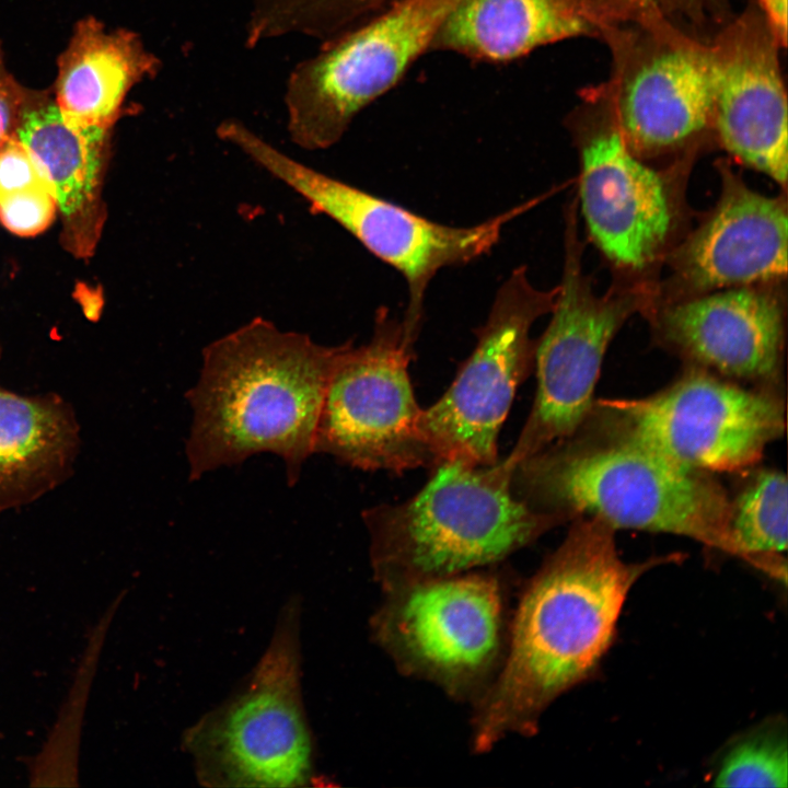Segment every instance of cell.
<instances>
[{
  "label": "cell",
  "instance_id": "1",
  "mask_svg": "<svg viewBox=\"0 0 788 788\" xmlns=\"http://www.w3.org/2000/svg\"><path fill=\"white\" fill-rule=\"evenodd\" d=\"M520 602L510 651L476 721V750L510 732L533 733L558 696L593 675L614 642L636 581L676 555L627 563L616 530L594 517L570 522Z\"/></svg>",
  "mask_w": 788,
  "mask_h": 788
},
{
  "label": "cell",
  "instance_id": "2",
  "mask_svg": "<svg viewBox=\"0 0 788 788\" xmlns=\"http://www.w3.org/2000/svg\"><path fill=\"white\" fill-rule=\"evenodd\" d=\"M343 346L316 344L263 317L207 345L198 381L185 393L193 413L185 447L189 479L270 452L283 460L288 485L297 484L314 453Z\"/></svg>",
  "mask_w": 788,
  "mask_h": 788
},
{
  "label": "cell",
  "instance_id": "3",
  "mask_svg": "<svg viewBox=\"0 0 788 788\" xmlns=\"http://www.w3.org/2000/svg\"><path fill=\"white\" fill-rule=\"evenodd\" d=\"M511 489L563 524L594 517L616 531L685 536L735 557L730 494L717 475L670 460L595 405L573 434L519 462Z\"/></svg>",
  "mask_w": 788,
  "mask_h": 788
},
{
  "label": "cell",
  "instance_id": "4",
  "mask_svg": "<svg viewBox=\"0 0 788 788\" xmlns=\"http://www.w3.org/2000/svg\"><path fill=\"white\" fill-rule=\"evenodd\" d=\"M430 468L412 498L362 513L374 570L389 587L496 563L563 524L515 497L503 459L486 466L443 460Z\"/></svg>",
  "mask_w": 788,
  "mask_h": 788
},
{
  "label": "cell",
  "instance_id": "5",
  "mask_svg": "<svg viewBox=\"0 0 788 788\" xmlns=\"http://www.w3.org/2000/svg\"><path fill=\"white\" fill-rule=\"evenodd\" d=\"M217 130L221 140L299 194L314 213L337 222L399 271L408 288L403 320L419 332L426 291L438 271L491 252L505 227L537 202L525 201L475 225H447L293 160L236 119L220 123Z\"/></svg>",
  "mask_w": 788,
  "mask_h": 788
},
{
  "label": "cell",
  "instance_id": "6",
  "mask_svg": "<svg viewBox=\"0 0 788 788\" xmlns=\"http://www.w3.org/2000/svg\"><path fill=\"white\" fill-rule=\"evenodd\" d=\"M577 201L565 209V259L552 318L536 340L537 386L530 414L510 453L512 466L573 434L594 406L605 352L623 324L652 303L654 282L636 280L596 294L582 269Z\"/></svg>",
  "mask_w": 788,
  "mask_h": 788
},
{
  "label": "cell",
  "instance_id": "7",
  "mask_svg": "<svg viewBox=\"0 0 788 788\" xmlns=\"http://www.w3.org/2000/svg\"><path fill=\"white\" fill-rule=\"evenodd\" d=\"M459 0H398L323 40L290 72L287 128L305 150L337 143L355 117L394 88L426 51Z\"/></svg>",
  "mask_w": 788,
  "mask_h": 788
},
{
  "label": "cell",
  "instance_id": "8",
  "mask_svg": "<svg viewBox=\"0 0 788 788\" xmlns=\"http://www.w3.org/2000/svg\"><path fill=\"white\" fill-rule=\"evenodd\" d=\"M297 617V604L288 606L247 684L186 737L201 783L296 787L311 778Z\"/></svg>",
  "mask_w": 788,
  "mask_h": 788
},
{
  "label": "cell",
  "instance_id": "9",
  "mask_svg": "<svg viewBox=\"0 0 788 788\" xmlns=\"http://www.w3.org/2000/svg\"><path fill=\"white\" fill-rule=\"evenodd\" d=\"M594 405L670 460L715 475L756 466L786 430L780 389L744 384L691 364L656 393L599 398Z\"/></svg>",
  "mask_w": 788,
  "mask_h": 788
},
{
  "label": "cell",
  "instance_id": "10",
  "mask_svg": "<svg viewBox=\"0 0 788 788\" xmlns=\"http://www.w3.org/2000/svg\"><path fill=\"white\" fill-rule=\"evenodd\" d=\"M419 333L380 308L369 343L344 344L325 390L314 453L364 471L436 464L420 433L422 408L408 372Z\"/></svg>",
  "mask_w": 788,
  "mask_h": 788
},
{
  "label": "cell",
  "instance_id": "11",
  "mask_svg": "<svg viewBox=\"0 0 788 788\" xmlns=\"http://www.w3.org/2000/svg\"><path fill=\"white\" fill-rule=\"evenodd\" d=\"M558 286L535 288L526 267L498 289L477 341L443 395L422 408L419 429L436 464L459 459L474 465L498 461V437L518 387L534 368L532 325L552 312Z\"/></svg>",
  "mask_w": 788,
  "mask_h": 788
},
{
  "label": "cell",
  "instance_id": "12",
  "mask_svg": "<svg viewBox=\"0 0 788 788\" xmlns=\"http://www.w3.org/2000/svg\"><path fill=\"white\" fill-rule=\"evenodd\" d=\"M579 205L589 234L618 269L639 275L664 258L680 224L677 175L635 155L617 126L600 129L579 147Z\"/></svg>",
  "mask_w": 788,
  "mask_h": 788
},
{
  "label": "cell",
  "instance_id": "13",
  "mask_svg": "<svg viewBox=\"0 0 788 788\" xmlns=\"http://www.w3.org/2000/svg\"><path fill=\"white\" fill-rule=\"evenodd\" d=\"M721 190L697 228L667 253L668 278L654 303L733 287L779 283L787 275L785 192L770 197L750 188L728 162L717 165Z\"/></svg>",
  "mask_w": 788,
  "mask_h": 788
},
{
  "label": "cell",
  "instance_id": "14",
  "mask_svg": "<svg viewBox=\"0 0 788 788\" xmlns=\"http://www.w3.org/2000/svg\"><path fill=\"white\" fill-rule=\"evenodd\" d=\"M644 314L656 341L684 364L781 390L786 309L779 283L654 303Z\"/></svg>",
  "mask_w": 788,
  "mask_h": 788
},
{
  "label": "cell",
  "instance_id": "15",
  "mask_svg": "<svg viewBox=\"0 0 788 788\" xmlns=\"http://www.w3.org/2000/svg\"><path fill=\"white\" fill-rule=\"evenodd\" d=\"M769 28L751 20L730 27L708 49L712 118L721 147L786 190L787 99Z\"/></svg>",
  "mask_w": 788,
  "mask_h": 788
},
{
  "label": "cell",
  "instance_id": "16",
  "mask_svg": "<svg viewBox=\"0 0 788 788\" xmlns=\"http://www.w3.org/2000/svg\"><path fill=\"white\" fill-rule=\"evenodd\" d=\"M404 587L384 630L401 654L449 682L470 679L490 664L501 624L495 579L453 575Z\"/></svg>",
  "mask_w": 788,
  "mask_h": 788
},
{
  "label": "cell",
  "instance_id": "17",
  "mask_svg": "<svg viewBox=\"0 0 788 788\" xmlns=\"http://www.w3.org/2000/svg\"><path fill=\"white\" fill-rule=\"evenodd\" d=\"M711 118L708 49L680 45L653 54L627 78L615 125L644 159L683 149L711 127Z\"/></svg>",
  "mask_w": 788,
  "mask_h": 788
},
{
  "label": "cell",
  "instance_id": "18",
  "mask_svg": "<svg viewBox=\"0 0 788 788\" xmlns=\"http://www.w3.org/2000/svg\"><path fill=\"white\" fill-rule=\"evenodd\" d=\"M161 67L139 34L107 30L96 18L85 16L57 60L54 101L68 123L111 130L124 115L131 89L154 78Z\"/></svg>",
  "mask_w": 788,
  "mask_h": 788
},
{
  "label": "cell",
  "instance_id": "19",
  "mask_svg": "<svg viewBox=\"0 0 788 788\" xmlns=\"http://www.w3.org/2000/svg\"><path fill=\"white\" fill-rule=\"evenodd\" d=\"M589 31L580 0H459L437 31L430 51L503 63Z\"/></svg>",
  "mask_w": 788,
  "mask_h": 788
},
{
  "label": "cell",
  "instance_id": "20",
  "mask_svg": "<svg viewBox=\"0 0 788 788\" xmlns=\"http://www.w3.org/2000/svg\"><path fill=\"white\" fill-rule=\"evenodd\" d=\"M111 130L68 123L49 92L23 116L15 136L28 150L66 216L92 198Z\"/></svg>",
  "mask_w": 788,
  "mask_h": 788
},
{
  "label": "cell",
  "instance_id": "21",
  "mask_svg": "<svg viewBox=\"0 0 788 788\" xmlns=\"http://www.w3.org/2000/svg\"><path fill=\"white\" fill-rule=\"evenodd\" d=\"M71 440L70 421L58 405L0 390V505L59 467Z\"/></svg>",
  "mask_w": 788,
  "mask_h": 788
},
{
  "label": "cell",
  "instance_id": "22",
  "mask_svg": "<svg viewBox=\"0 0 788 788\" xmlns=\"http://www.w3.org/2000/svg\"><path fill=\"white\" fill-rule=\"evenodd\" d=\"M740 489L730 495V534L735 557L786 583V475L775 468L749 470Z\"/></svg>",
  "mask_w": 788,
  "mask_h": 788
},
{
  "label": "cell",
  "instance_id": "23",
  "mask_svg": "<svg viewBox=\"0 0 788 788\" xmlns=\"http://www.w3.org/2000/svg\"><path fill=\"white\" fill-rule=\"evenodd\" d=\"M120 600L121 594L108 606L92 629L80 665L78 664L73 684L54 728L40 751L28 762V779L32 786L79 785L81 729L76 726L72 716L83 720L102 645Z\"/></svg>",
  "mask_w": 788,
  "mask_h": 788
},
{
  "label": "cell",
  "instance_id": "24",
  "mask_svg": "<svg viewBox=\"0 0 788 788\" xmlns=\"http://www.w3.org/2000/svg\"><path fill=\"white\" fill-rule=\"evenodd\" d=\"M398 0H253L245 28L248 47L300 34L321 40L373 16Z\"/></svg>",
  "mask_w": 788,
  "mask_h": 788
},
{
  "label": "cell",
  "instance_id": "25",
  "mask_svg": "<svg viewBox=\"0 0 788 788\" xmlns=\"http://www.w3.org/2000/svg\"><path fill=\"white\" fill-rule=\"evenodd\" d=\"M58 210L54 192L37 163L16 138L0 143V222L19 236L45 231Z\"/></svg>",
  "mask_w": 788,
  "mask_h": 788
},
{
  "label": "cell",
  "instance_id": "26",
  "mask_svg": "<svg viewBox=\"0 0 788 788\" xmlns=\"http://www.w3.org/2000/svg\"><path fill=\"white\" fill-rule=\"evenodd\" d=\"M785 728L768 723L737 741L723 755L714 776L719 787H787L788 756Z\"/></svg>",
  "mask_w": 788,
  "mask_h": 788
},
{
  "label": "cell",
  "instance_id": "27",
  "mask_svg": "<svg viewBox=\"0 0 788 788\" xmlns=\"http://www.w3.org/2000/svg\"><path fill=\"white\" fill-rule=\"evenodd\" d=\"M47 91H34L22 85L8 70L0 43V143L15 135L24 114Z\"/></svg>",
  "mask_w": 788,
  "mask_h": 788
},
{
  "label": "cell",
  "instance_id": "28",
  "mask_svg": "<svg viewBox=\"0 0 788 788\" xmlns=\"http://www.w3.org/2000/svg\"><path fill=\"white\" fill-rule=\"evenodd\" d=\"M767 26L779 47L787 43V0H758Z\"/></svg>",
  "mask_w": 788,
  "mask_h": 788
}]
</instances>
